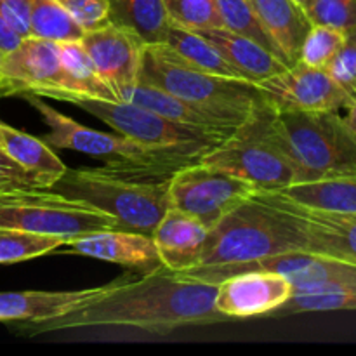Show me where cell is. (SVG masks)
I'll return each instance as SVG.
<instances>
[{"label": "cell", "instance_id": "obj_18", "mask_svg": "<svg viewBox=\"0 0 356 356\" xmlns=\"http://www.w3.org/2000/svg\"><path fill=\"white\" fill-rule=\"evenodd\" d=\"M103 287L82 291H19L0 292V322H42L82 308L108 291Z\"/></svg>", "mask_w": 356, "mask_h": 356}, {"label": "cell", "instance_id": "obj_38", "mask_svg": "<svg viewBox=\"0 0 356 356\" xmlns=\"http://www.w3.org/2000/svg\"><path fill=\"white\" fill-rule=\"evenodd\" d=\"M23 37L0 16V61L21 44Z\"/></svg>", "mask_w": 356, "mask_h": 356}, {"label": "cell", "instance_id": "obj_40", "mask_svg": "<svg viewBox=\"0 0 356 356\" xmlns=\"http://www.w3.org/2000/svg\"><path fill=\"white\" fill-rule=\"evenodd\" d=\"M294 2H298L299 6L302 7V9H306V6H308V3H309V0H294Z\"/></svg>", "mask_w": 356, "mask_h": 356}, {"label": "cell", "instance_id": "obj_8", "mask_svg": "<svg viewBox=\"0 0 356 356\" xmlns=\"http://www.w3.org/2000/svg\"><path fill=\"white\" fill-rule=\"evenodd\" d=\"M0 226L40 235L66 236L68 240L87 233L120 228L117 219L106 212L49 188L0 195Z\"/></svg>", "mask_w": 356, "mask_h": 356}, {"label": "cell", "instance_id": "obj_17", "mask_svg": "<svg viewBox=\"0 0 356 356\" xmlns=\"http://www.w3.org/2000/svg\"><path fill=\"white\" fill-rule=\"evenodd\" d=\"M207 235L204 222L174 207L167 209L152 233L160 263L174 273L197 266Z\"/></svg>", "mask_w": 356, "mask_h": 356}, {"label": "cell", "instance_id": "obj_19", "mask_svg": "<svg viewBox=\"0 0 356 356\" xmlns=\"http://www.w3.org/2000/svg\"><path fill=\"white\" fill-rule=\"evenodd\" d=\"M264 31L287 66L301 58L305 38L312 28L306 10L294 0H249Z\"/></svg>", "mask_w": 356, "mask_h": 356}, {"label": "cell", "instance_id": "obj_30", "mask_svg": "<svg viewBox=\"0 0 356 356\" xmlns=\"http://www.w3.org/2000/svg\"><path fill=\"white\" fill-rule=\"evenodd\" d=\"M216 3H218L219 16H221V28H226L233 33L257 42L264 49L273 52L277 58H280L277 47L264 31L263 24H261L257 14L254 13L249 0H216Z\"/></svg>", "mask_w": 356, "mask_h": 356}, {"label": "cell", "instance_id": "obj_15", "mask_svg": "<svg viewBox=\"0 0 356 356\" xmlns=\"http://www.w3.org/2000/svg\"><path fill=\"white\" fill-rule=\"evenodd\" d=\"M292 284L277 271H243L219 282L214 306L228 320L270 316L291 299Z\"/></svg>", "mask_w": 356, "mask_h": 356}, {"label": "cell", "instance_id": "obj_13", "mask_svg": "<svg viewBox=\"0 0 356 356\" xmlns=\"http://www.w3.org/2000/svg\"><path fill=\"white\" fill-rule=\"evenodd\" d=\"M257 193L294 219L301 229L305 252L356 263V214L308 207L273 191Z\"/></svg>", "mask_w": 356, "mask_h": 356}, {"label": "cell", "instance_id": "obj_7", "mask_svg": "<svg viewBox=\"0 0 356 356\" xmlns=\"http://www.w3.org/2000/svg\"><path fill=\"white\" fill-rule=\"evenodd\" d=\"M271 110L268 101L257 104L249 118L221 145L205 153L200 162L232 174L264 193L294 184L291 165L268 132Z\"/></svg>", "mask_w": 356, "mask_h": 356}, {"label": "cell", "instance_id": "obj_9", "mask_svg": "<svg viewBox=\"0 0 356 356\" xmlns=\"http://www.w3.org/2000/svg\"><path fill=\"white\" fill-rule=\"evenodd\" d=\"M70 103L103 120L118 134L152 148L179 149V152L205 155L214 146L228 139L235 131V129H209L179 124L132 103L89 99V97H79Z\"/></svg>", "mask_w": 356, "mask_h": 356}, {"label": "cell", "instance_id": "obj_27", "mask_svg": "<svg viewBox=\"0 0 356 356\" xmlns=\"http://www.w3.org/2000/svg\"><path fill=\"white\" fill-rule=\"evenodd\" d=\"M86 30L58 0H31L30 37L65 44L80 42Z\"/></svg>", "mask_w": 356, "mask_h": 356}, {"label": "cell", "instance_id": "obj_41", "mask_svg": "<svg viewBox=\"0 0 356 356\" xmlns=\"http://www.w3.org/2000/svg\"><path fill=\"white\" fill-rule=\"evenodd\" d=\"M0 97H3V92H2V83H0Z\"/></svg>", "mask_w": 356, "mask_h": 356}, {"label": "cell", "instance_id": "obj_2", "mask_svg": "<svg viewBox=\"0 0 356 356\" xmlns=\"http://www.w3.org/2000/svg\"><path fill=\"white\" fill-rule=\"evenodd\" d=\"M294 250H305L294 219L256 193L209 229L197 266L176 275L218 285L235 268Z\"/></svg>", "mask_w": 356, "mask_h": 356}, {"label": "cell", "instance_id": "obj_21", "mask_svg": "<svg viewBox=\"0 0 356 356\" xmlns=\"http://www.w3.org/2000/svg\"><path fill=\"white\" fill-rule=\"evenodd\" d=\"M0 149L38 181L40 188H51L68 167L44 139L14 129L0 120Z\"/></svg>", "mask_w": 356, "mask_h": 356}, {"label": "cell", "instance_id": "obj_34", "mask_svg": "<svg viewBox=\"0 0 356 356\" xmlns=\"http://www.w3.org/2000/svg\"><path fill=\"white\" fill-rule=\"evenodd\" d=\"M327 72L348 94L351 103H356V28L346 31V42L327 66Z\"/></svg>", "mask_w": 356, "mask_h": 356}, {"label": "cell", "instance_id": "obj_37", "mask_svg": "<svg viewBox=\"0 0 356 356\" xmlns=\"http://www.w3.org/2000/svg\"><path fill=\"white\" fill-rule=\"evenodd\" d=\"M31 0H0V16L21 35L30 37Z\"/></svg>", "mask_w": 356, "mask_h": 356}, {"label": "cell", "instance_id": "obj_24", "mask_svg": "<svg viewBox=\"0 0 356 356\" xmlns=\"http://www.w3.org/2000/svg\"><path fill=\"white\" fill-rule=\"evenodd\" d=\"M273 193L291 198V200L308 205V207L356 214V176L296 183L284 190L273 191Z\"/></svg>", "mask_w": 356, "mask_h": 356}, {"label": "cell", "instance_id": "obj_25", "mask_svg": "<svg viewBox=\"0 0 356 356\" xmlns=\"http://www.w3.org/2000/svg\"><path fill=\"white\" fill-rule=\"evenodd\" d=\"M110 21L136 31L146 44H163L170 28L163 0H108Z\"/></svg>", "mask_w": 356, "mask_h": 356}, {"label": "cell", "instance_id": "obj_12", "mask_svg": "<svg viewBox=\"0 0 356 356\" xmlns=\"http://www.w3.org/2000/svg\"><path fill=\"white\" fill-rule=\"evenodd\" d=\"M103 82L113 90L118 103L138 83L146 44L136 31L110 21L97 30L86 31L80 40Z\"/></svg>", "mask_w": 356, "mask_h": 356}, {"label": "cell", "instance_id": "obj_10", "mask_svg": "<svg viewBox=\"0 0 356 356\" xmlns=\"http://www.w3.org/2000/svg\"><path fill=\"white\" fill-rule=\"evenodd\" d=\"M257 191L245 181L195 162L169 179V207L179 209L209 229Z\"/></svg>", "mask_w": 356, "mask_h": 356}, {"label": "cell", "instance_id": "obj_5", "mask_svg": "<svg viewBox=\"0 0 356 356\" xmlns=\"http://www.w3.org/2000/svg\"><path fill=\"white\" fill-rule=\"evenodd\" d=\"M139 80L211 111L232 127L242 125L266 101L257 83L202 72L167 44L146 45Z\"/></svg>", "mask_w": 356, "mask_h": 356}, {"label": "cell", "instance_id": "obj_29", "mask_svg": "<svg viewBox=\"0 0 356 356\" xmlns=\"http://www.w3.org/2000/svg\"><path fill=\"white\" fill-rule=\"evenodd\" d=\"M68 238L58 235H40L17 228L0 226V264H14L54 252L66 245Z\"/></svg>", "mask_w": 356, "mask_h": 356}, {"label": "cell", "instance_id": "obj_11", "mask_svg": "<svg viewBox=\"0 0 356 356\" xmlns=\"http://www.w3.org/2000/svg\"><path fill=\"white\" fill-rule=\"evenodd\" d=\"M257 86L273 110L339 111L351 104L348 94L327 70L313 68L301 61Z\"/></svg>", "mask_w": 356, "mask_h": 356}, {"label": "cell", "instance_id": "obj_33", "mask_svg": "<svg viewBox=\"0 0 356 356\" xmlns=\"http://www.w3.org/2000/svg\"><path fill=\"white\" fill-rule=\"evenodd\" d=\"M306 14L313 24L350 31L356 28V0H309Z\"/></svg>", "mask_w": 356, "mask_h": 356}, {"label": "cell", "instance_id": "obj_35", "mask_svg": "<svg viewBox=\"0 0 356 356\" xmlns=\"http://www.w3.org/2000/svg\"><path fill=\"white\" fill-rule=\"evenodd\" d=\"M58 2L86 31L97 30L110 23L108 0H58Z\"/></svg>", "mask_w": 356, "mask_h": 356}, {"label": "cell", "instance_id": "obj_28", "mask_svg": "<svg viewBox=\"0 0 356 356\" xmlns=\"http://www.w3.org/2000/svg\"><path fill=\"white\" fill-rule=\"evenodd\" d=\"M323 312H356V284L292 292L291 299L271 316Z\"/></svg>", "mask_w": 356, "mask_h": 356}, {"label": "cell", "instance_id": "obj_14", "mask_svg": "<svg viewBox=\"0 0 356 356\" xmlns=\"http://www.w3.org/2000/svg\"><path fill=\"white\" fill-rule=\"evenodd\" d=\"M0 83L3 96L35 94L54 96L61 86L59 44L24 37L13 52L0 61Z\"/></svg>", "mask_w": 356, "mask_h": 356}, {"label": "cell", "instance_id": "obj_32", "mask_svg": "<svg viewBox=\"0 0 356 356\" xmlns=\"http://www.w3.org/2000/svg\"><path fill=\"white\" fill-rule=\"evenodd\" d=\"M172 24L191 31L221 28L216 0H163Z\"/></svg>", "mask_w": 356, "mask_h": 356}, {"label": "cell", "instance_id": "obj_36", "mask_svg": "<svg viewBox=\"0 0 356 356\" xmlns=\"http://www.w3.org/2000/svg\"><path fill=\"white\" fill-rule=\"evenodd\" d=\"M33 188H40L38 181L0 149V195Z\"/></svg>", "mask_w": 356, "mask_h": 356}, {"label": "cell", "instance_id": "obj_31", "mask_svg": "<svg viewBox=\"0 0 356 356\" xmlns=\"http://www.w3.org/2000/svg\"><path fill=\"white\" fill-rule=\"evenodd\" d=\"M344 42H346V31L327 24H312L302 44L299 61L313 68L327 70Z\"/></svg>", "mask_w": 356, "mask_h": 356}, {"label": "cell", "instance_id": "obj_20", "mask_svg": "<svg viewBox=\"0 0 356 356\" xmlns=\"http://www.w3.org/2000/svg\"><path fill=\"white\" fill-rule=\"evenodd\" d=\"M198 33L204 35L221 52L222 58L252 83H261L287 68L280 58H277L263 45L242 35L233 33L226 28H212Z\"/></svg>", "mask_w": 356, "mask_h": 356}, {"label": "cell", "instance_id": "obj_39", "mask_svg": "<svg viewBox=\"0 0 356 356\" xmlns=\"http://www.w3.org/2000/svg\"><path fill=\"white\" fill-rule=\"evenodd\" d=\"M344 120H346L348 127L351 129V132L356 138V103H351L350 106L346 108V115H344Z\"/></svg>", "mask_w": 356, "mask_h": 356}, {"label": "cell", "instance_id": "obj_4", "mask_svg": "<svg viewBox=\"0 0 356 356\" xmlns=\"http://www.w3.org/2000/svg\"><path fill=\"white\" fill-rule=\"evenodd\" d=\"M268 132L294 184L356 176V138L339 111L271 110Z\"/></svg>", "mask_w": 356, "mask_h": 356}, {"label": "cell", "instance_id": "obj_1", "mask_svg": "<svg viewBox=\"0 0 356 356\" xmlns=\"http://www.w3.org/2000/svg\"><path fill=\"white\" fill-rule=\"evenodd\" d=\"M216 292L218 285L183 280L162 264L134 280L125 275L111 282L106 292L75 312L26 322L21 329L26 336H37L90 327H131L165 336L181 327L226 322L214 306Z\"/></svg>", "mask_w": 356, "mask_h": 356}, {"label": "cell", "instance_id": "obj_3", "mask_svg": "<svg viewBox=\"0 0 356 356\" xmlns=\"http://www.w3.org/2000/svg\"><path fill=\"white\" fill-rule=\"evenodd\" d=\"M170 177L138 163H106L66 169L49 190L94 205L117 219L120 229L152 235L169 209Z\"/></svg>", "mask_w": 356, "mask_h": 356}, {"label": "cell", "instance_id": "obj_16", "mask_svg": "<svg viewBox=\"0 0 356 356\" xmlns=\"http://www.w3.org/2000/svg\"><path fill=\"white\" fill-rule=\"evenodd\" d=\"M68 252L97 261L120 264L141 273L162 266L152 235L131 229H103L75 236L66 242Z\"/></svg>", "mask_w": 356, "mask_h": 356}, {"label": "cell", "instance_id": "obj_6", "mask_svg": "<svg viewBox=\"0 0 356 356\" xmlns=\"http://www.w3.org/2000/svg\"><path fill=\"white\" fill-rule=\"evenodd\" d=\"M21 97H24L37 110L44 124L49 127V132L44 136V141L51 148L72 149V152L83 153V155L103 159L106 160V163L125 162L153 167V169L170 174V176H174L183 167L200 162L204 156L197 155V153L179 152V149L152 148V146H146L122 134L94 131V129L86 127L73 118L63 115L61 111L49 106L47 103L42 101L40 96L24 92L21 94Z\"/></svg>", "mask_w": 356, "mask_h": 356}, {"label": "cell", "instance_id": "obj_26", "mask_svg": "<svg viewBox=\"0 0 356 356\" xmlns=\"http://www.w3.org/2000/svg\"><path fill=\"white\" fill-rule=\"evenodd\" d=\"M163 44L169 45L170 49L177 52L186 63H190L195 68L202 72L212 73L219 76H229V79H242L247 80L238 70L229 65L221 52L198 31L186 30L177 24H170L169 31Z\"/></svg>", "mask_w": 356, "mask_h": 356}, {"label": "cell", "instance_id": "obj_23", "mask_svg": "<svg viewBox=\"0 0 356 356\" xmlns=\"http://www.w3.org/2000/svg\"><path fill=\"white\" fill-rule=\"evenodd\" d=\"M125 103L138 104V106L146 108L149 111L162 115L169 120L179 122V124L195 125V127H209V129H236L226 124L222 118L216 117L211 111H205L204 108L195 106L174 94L165 92L159 87L138 80L131 92L127 94ZM240 127V125H238Z\"/></svg>", "mask_w": 356, "mask_h": 356}, {"label": "cell", "instance_id": "obj_22", "mask_svg": "<svg viewBox=\"0 0 356 356\" xmlns=\"http://www.w3.org/2000/svg\"><path fill=\"white\" fill-rule=\"evenodd\" d=\"M59 58H61V86L52 99L70 103L79 97H89V99L118 103L117 96L103 82L80 42L59 44Z\"/></svg>", "mask_w": 356, "mask_h": 356}]
</instances>
